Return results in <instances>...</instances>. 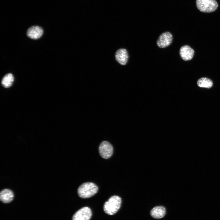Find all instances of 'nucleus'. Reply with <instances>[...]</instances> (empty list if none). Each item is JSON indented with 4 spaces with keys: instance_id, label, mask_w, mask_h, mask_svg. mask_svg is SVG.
<instances>
[{
    "instance_id": "9d476101",
    "label": "nucleus",
    "mask_w": 220,
    "mask_h": 220,
    "mask_svg": "<svg viewBox=\"0 0 220 220\" xmlns=\"http://www.w3.org/2000/svg\"><path fill=\"white\" fill-rule=\"evenodd\" d=\"M166 213L164 207L162 206H156L151 211L150 214L152 217L156 219H160L163 217Z\"/></svg>"
},
{
    "instance_id": "7ed1b4c3",
    "label": "nucleus",
    "mask_w": 220,
    "mask_h": 220,
    "mask_svg": "<svg viewBox=\"0 0 220 220\" xmlns=\"http://www.w3.org/2000/svg\"><path fill=\"white\" fill-rule=\"evenodd\" d=\"M196 4L198 9L204 13L214 12L218 6L215 0H196Z\"/></svg>"
},
{
    "instance_id": "6e6552de",
    "label": "nucleus",
    "mask_w": 220,
    "mask_h": 220,
    "mask_svg": "<svg viewBox=\"0 0 220 220\" xmlns=\"http://www.w3.org/2000/svg\"><path fill=\"white\" fill-rule=\"evenodd\" d=\"M194 53L193 50L188 45L183 46L179 50L180 56L185 61L191 60L193 57Z\"/></svg>"
},
{
    "instance_id": "f03ea898",
    "label": "nucleus",
    "mask_w": 220,
    "mask_h": 220,
    "mask_svg": "<svg viewBox=\"0 0 220 220\" xmlns=\"http://www.w3.org/2000/svg\"><path fill=\"white\" fill-rule=\"evenodd\" d=\"M98 190V187L94 183L86 182L79 186L78 189V193L82 198H89L94 195Z\"/></svg>"
},
{
    "instance_id": "f257e3e1",
    "label": "nucleus",
    "mask_w": 220,
    "mask_h": 220,
    "mask_svg": "<svg viewBox=\"0 0 220 220\" xmlns=\"http://www.w3.org/2000/svg\"><path fill=\"white\" fill-rule=\"evenodd\" d=\"M121 202V199L119 196H112L105 203L103 207L105 212L110 215L115 214L119 209Z\"/></svg>"
},
{
    "instance_id": "423d86ee",
    "label": "nucleus",
    "mask_w": 220,
    "mask_h": 220,
    "mask_svg": "<svg viewBox=\"0 0 220 220\" xmlns=\"http://www.w3.org/2000/svg\"><path fill=\"white\" fill-rule=\"evenodd\" d=\"M92 215L91 209L84 207L77 211L73 215L72 220H90Z\"/></svg>"
},
{
    "instance_id": "39448f33",
    "label": "nucleus",
    "mask_w": 220,
    "mask_h": 220,
    "mask_svg": "<svg viewBox=\"0 0 220 220\" xmlns=\"http://www.w3.org/2000/svg\"><path fill=\"white\" fill-rule=\"evenodd\" d=\"M99 153L102 157L108 159L112 155L113 148L111 144L107 141H103L99 147Z\"/></svg>"
},
{
    "instance_id": "20e7f679",
    "label": "nucleus",
    "mask_w": 220,
    "mask_h": 220,
    "mask_svg": "<svg viewBox=\"0 0 220 220\" xmlns=\"http://www.w3.org/2000/svg\"><path fill=\"white\" fill-rule=\"evenodd\" d=\"M173 40V36L168 31L162 33L159 36L156 42L157 45L161 48H165L170 46Z\"/></svg>"
},
{
    "instance_id": "0eeeda50",
    "label": "nucleus",
    "mask_w": 220,
    "mask_h": 220,
    "mask_svg": "<svg viewBox=\"0 0 220 220\" xmlns=\"http://www.w3.org/2000/svg\"><path fill=\"white\" fill-rule=\"evenodd\" d=\"M115 56L116 60L120 64L124 65L127 63L129 56L126 49L123 48L118 49L116 53Z\"/></svg>"
},
{
    "instance_id": "9b49d317",
    "label": "nucleus",
    "mask_w": 220,
    "mask_h": 220,
    "mask_svg": "<svg viewBox=\"0 0 220 220\" xmlns=\"http://www.w3.org/2000/svg\"><path fill=\"white\" fill-rule=\"evenodd\" d=\"M14 194L13 191L8 189H4L0 192V199L1 200L5 203L11 202L13 199Z\"/></svg>"
},
{
    "instance_id": "f8f14e48",
    "label": "nucleus",
    "mask_w": 220,
    "mask_h": 220,
    "mask_svg": "<svg viewBox=\"0 0 220 220\" xmlns=\"http://www.w3.org/2000/svg\"><path fill=\"white\" fill-rule=\"evenodd\" d=\"M198 86L200 87L210 88L213 85L212 81L206 77L198 79L197 82Z\"/></svg>"
},
{
    "instance_id": "ddd939ff",
    "label": "nucleus",
    "mask_w": 220,
    "mask_h": 220,
    "mask_svg": "<svg viewBox=\"0 0 220 220\" xmlns=\"http://www.w3.org/2000/svg\"><path fill=\"white\" fill-rule=\"evenodd\" d=\"M13 81L14 77L13 75L11 73H8L3 78L2 84L4 87L9 88L11 86Z\"/></svg>"
},
{
    "instance_id": "1a4fd4ad",
    "label": "nucleus",
    "mask_w": 220,
    "mask_h": 220,
    "mask_svg": "<svg viewBox=\"0 0 220 220\" xmlns=\"http://www.w3.org/2000/svg\"><path fill=\"white\" fill-rule=\"evenodd\" d=\"M43 33L42 29L40 27L35 26L29 28L27 31V35L29 38L34 39H38Z\"/></svg>"
}]
</instances>
